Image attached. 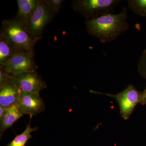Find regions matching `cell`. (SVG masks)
I'll list each match as a JSON object with an SVG mask.
<instances>
[{
  "mask_svg": "<svg viewBox=\"0 0 146 146\" xmlns=\"http://www.w3.org/2000/svg\"><path fill=\"white\" fill-rule=\"evenodd\" d=\"M121 2L120 0H76L72 2V7L87 20H91L113 13Z\"/></svg>",
  "mask_w": 146,
  "mask_h": 146,
  "instance_id": "3957f363",
  "label": "cell"
},
{
  "mask_svg": "<svg viewBox=\"0 0 146 146\" xmlns=\"http://www.w3.org/2000/svg\"><path fill=\"white\" fill-rule=\"evenodd\" d=\"M34 56V53L18 50L3 68L11 74L36 70L37 66Z\"/></svg>",
  "mask_w": 146,
  "mask_h": 146,
  "instance_id": "52a82bcc",
  "label": "cell"
},
{
  "mask_svg": "<svg viewBox=\"0 0 146 146\" xmlns=\"http://www.w3.org/2000/svg\"><path fill=\"white\" fill-rule=\"evenodd\" d=\"M142 93H143L142 99L141 104L143 105L146 104V87L145 90Z\"/></svg>",
  "mask_w": 146,
  "mask_h": 146,
  "instance_id": "d6986e66",
  "label": "cell"
},
{
  "mask_svg": "<svg viewBox=\"0 0 146 146\" xmlns=\"http://www.w3.org/2000/svg\"><path fill=\"white\" fill-rule=\"evenodd\" d=\"M38 129L37 127H31L30 123L27 126L25 130L23 133L18 135L6 146H25L28 141L32 138L31 133L33 131H36Z\"/></svg>",
  "mask_w": 146,
  "mask_h": 146,
  "instance_id": "4fadbf2b",
  "label": "cell"
},
{
  "mask_svg": "<svg viewBox=\"0 0 146 146\" xmlns=\"http://www.w3.org/2000/svg\"><path fill=\"white\" fill-rule=\"evenodd\" d=\"M24 115L17 103L9 108L6 114L1 121V136H2L7 129L11 127L14 123Z\"/></svg>",
  "mask_w": 146,
  "mask_h": 146,
  "instance_id": "8fae6325",
  "label": "cell"
},
{
  "mask_svg": "<svg viewBox=\"0 0 146 146\" xmlns=\"http://www.w3.org/2000/svg\"><path fill=\"white\" fill-rule=\"evenodd\" d=\"M92 92L97 94H104L117 100L119 106L120 114L124 120H127L129 118L136 106L138 104L141 103L143 94L132 85H129L123 91L116 95L94 91H92Z\"/></svg>",
  "mask_w": 146,
  "mask_h": 146,
  "instance_id": "5b68a950",
  "label": "cell"
},
{
  "mask_svg": "<svg viewBox=\"0 0 146 146\" xmlns=\"http://www.w3.org/2000/svg\"><path fill=\"white\" fill-rule=\"evenodd\" d=\"M19 50L9 44L0 36V68L5 66L16 51Z\"/></svg>",
  "mask_w": 146,
  "mask_h": 146,
  "instance_id": "7c38bea8",
  "label": "cell"
},
{
  "mask_svg": "<svg viewBox=\"0 0 146 146\" xmlns=\"http://www.w3.org/2000/svg\"><path fill=\"white\" fill-rule=\"evenodd\" d=\"M55 13L45 0H39L38 5L29 19L26 28L35 42L42 38L45 27L54 18Z\"/></svg>",
  "mask_w": 146,
  "mask_h": 146,
  "instance_id": "277c9868",
  "label": "cell"
},
{
  "mask_svg": "<svg viewBox=\"0 0 146 146\" xmlns=\"http://www.w3.org/2000/svg\"><path fill=\"white\" fill-rule=\"evenodd\" d=\"M138 67L139 74L146 79V48L142 53L138 62Z\"/></svg>",
  "mask_w": 146,
  "mask_h": 146,
  "instance_id": "9a60e30c",
  "label": "cell"
},
{
  "mask_svg": "<svg viewBox=\"0 0 146 146\" xmlns=\"http://www.w3.org/2000/svg\"><path fill=\"white\" fill-rule=\"evenodd\" d=\"M47 5L55 13L59 12L63 0H45Z\"/></svg>",
  "mask_w": 146,
  "mask_h": 146,
  "instance_id": "2e32d148",
  "label": "cell"
},
{
  "mask_svg": "<svg viewBox=\"0 0 146 146\" xmlns=\"http://www.w3.org/2000/svg\"><path fill=\"white\" fill-rule=\"evenodd\" d=\"M127 5L133 13L146 18V0H129Z\"/></svg>",
  "mask_w": 146,
  "mask_h": 146,
  "instance_id": "5bb4252c",
  "label": "cell"
},
{
  "mask_svg": "<svg viewBox=\"0 0 146 146\" xmlns=\"http://www.w3.org/2000/svg\"><path fill=\"white\" fill-rule=\"evenodd\" d=\"M10 79L19 91L27 93L39 94L40 91L47 87L46 82L36 70L11 74Z\"/></svg>",
  "mask_w": 146,
  "mask_h": 146,
  "instance_id": "8992f818",
  "label": "cell"
},
{
  "mask_svg": "<svg viewBox=\"0 0 146 146\" xmlns=\"http://www.w3.org/2000/svg\"><path fill=\"white\" fill-rule=\"evenodd\" d=\"M10 75L3 68H0V86L10 82Z\"/></svg>",
  "mask_w": 146,
  "mask_h": 146,
  "instance_id": "e0dca14e",
  "label": "cell"
},
{
  "mask_svg": "<svg viewBox=\"0 0 146 146\" xmlns=\"http://www.w3.org/2000/svg\"><path fill=\"white\" fill-rule=\"evenodd\" d=\"M9 108L4 107L0 105V120L1 121L5 115L6 114Z\"/></svg>",
  "mask_w": 146,
  "mask_h": 146,
  "instance_id": "ac0fdd59",
  "label": "cell"
},
{
  "mask_svg": "<svg viewBox=\"0 0 146 146\" xmlns=\"http://www.w3.org/2000/svg\"><path fill=\"white\" fill-rule=\"evenodd\" d=\"M20 91L13 84L9 82L0 86V105L9 108L16 104Z\"/></svg>",
  "mask_w": 146,
  "mask_h": 146,
  "instance_id": "30bf717a",
  "label": "cell"
},
{
  "mask_svg": "<svg viewBox=\"0 0 146 146\" xmlns=\"http://www.w3.org/2000/svg\"><path fill=\"white\" fill-rule=\"evenodd\" d=\"M127 9L125 7L117 14L109 13L98 18L86 20V30L89 35L102 43L113 42L129 29Z\"/></svg>",
  "mask_w": 146,
  "mask_h": 146,
  "instance_id": "6da1fadb",
  "label": "cell"
},
{
  "mask_svg": "<svg viewBox=\"0 0 146 146\" xmlns=\"http://www.w3.org/2000/svg\"><path fill=\"white\" fill-rule=\"evenodd\" d=\"M18 11L14 20L26 29L32 14L38 5L39 0H18Z\"/></svg>",
  "mask_w": 146,
  "mask_h": 146,
  "instance_id": "9c48e42d",
  "label": "cell"
},
{
  "mask_svg": "<svg viewBox=\"0 0 146 146\" xmlns=\"http://www.w3.org/2000/svg\"><path fill=\"white\" fill-rule=\"evenodd\" d=\"M0 36L17 49L34 53L36 42L25 27L14 19L3 21Z\"/></svg>",
  "mask_w": 146,
  "mask_h": 146,
  "instance_id": "7a4b0ae2",
  "label": "cell"
},
{
  "mask_svg": "<svg viewBox=\"0 0 146 146\" xmlns=\"http://www.w3.org/2000/svg\"><path fill=\"white\" fill-rule=\"evenodd\" d=\"M17 104L24 115H36L44 110V102L39 94L20 91Z\"/></svg>",
  "mask_w": 146,
  "mask_h": 146,
  "instance_id": "ba28073f",
  "label": "cell"
}]
</instances>
